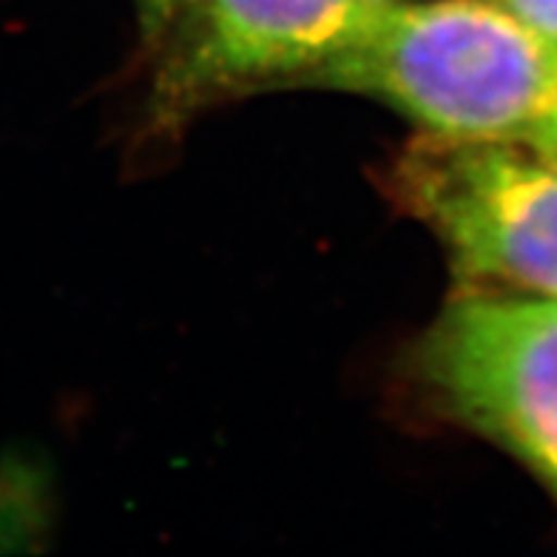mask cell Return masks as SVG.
I'll use <instances>...</instances> for the list:
<instances>
[{"label": "cell", "mask_w": 557, "mask_h": 557, "mask_svg": "<svg viewBox=\"0 0 557 557\" xmlns=\"http://www.w3.org/2000/svg\"><path fill=\"white\" fill-rule=\"evenodd\" d=\"M557 46L495 0H384L310 83L384 100L449 137H523Z\"/></svg>", "instance_id": "1"}, {"label": "cell", "mask_w": 557, "mask_h": 557, "mask_svg": "<svg viewBox=\"0 0 557 557\" xmlns=\"http://www.w3.org/2000/svg\"><path fill=\"white\" fill-rule=\"evenodd\" d=\"M389 194L447 248L455 294L557 296V160L532 143L418 134Z\"/></svg>", "instance_id": "2"}, {"label": "cell", "mask_w": 557, "mask_h": 557, "mask_svg": "<svg viewBox=\"0 0 557 557\" xmlns=\"http://www.w3.org/2000/svg\"><path fill=\"white\" fill-rule=\"evenodd\" d=\"M416 373L441 412L557 498V296L455 294L418 342Z\"/></svg>", "instance_id": "3"}, {"label": "cell", "mask_w": 557, "mask_h": 557, "mask_svg": "<svg viewBox=\"0 0 557 557\" xmlns=\"http://www.w3.org/2000/svg\"><path fill=\"white\" fill-rule=\"evenodd\" d=\"M384 0H191L160 37L151 123L185 125L225 97L310 83Z\"/></svg>", "instance_id": "4"}, {"label": "cell", "mask_w": 557, "mask_h": 557, "mask_svg": "<svg viewBox=\"0 0 557 557\" xmlns=\"http://www.w3.org/2000/svg\"><path fill=\"white\" fill-rule=\"evenodd\" d=\"M521 139L532 143L537 151H543L546 157H555L557 160V60L555 72H552L549 88H546V97H543L541 111H537L535 123L529 125V132Z\"/></svg>", "instance_id": "5"}, {"label": "cell", "mask_w": 557, "mask_h": 557, "mask_svg": "<svg viewBox=\"0 0 557 557\" xmlns=\"http://www.w3.org/2000/svg\"><path fill=\"white\" fill-rule=\"evenodd\" d=\"M557 46V0H495Z\"/></svg>", "instance_id": "6"}, {"label": "cell", "mask_w": 557, "mask_h": 557, "mask_svg": "<svg viewBox=\"0 0 557 557\" xmlns=\"http://www.w3.org/2000/svg\"><path fill=\"white\" fill-rule=\"evenodd\" d=\"M188 3L191 0H137L148 44H160V37L171 29V23L180 17Z\"/></svg>", "instance_id": "7"}]
</instances>
